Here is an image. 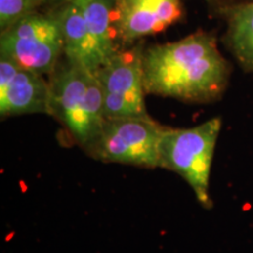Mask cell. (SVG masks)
<instances>
[{
    "label": "cell",
    "mask_w": 253,
    "mask_h": 253,
    "mask_svg": "<svg viewBox=\"0 0 253 253\" xmlns=\"http://www.w3.org/2000/svg\"><path fill=\"white\" fill-rule=\"evenodd\" d=\"M230 77V63L218 49L216 37L209 32L199 30L178 41L144 48L147 94L210 103L220 99Z\"/></svg>",
    "instance_id": "6da1fadb"
},
{
    "label": "cell",
    "mask_w": 253,
    "mask_h": 253,
    "mask_svg": "<svg viewBox=\"0 0 253 253\" xmlns=\"http://www.w3.org/2000/svg\"><path fill=\"white\" fill-rule=\"evenodd\" d=\"M49 115L61 123L71 140L88 154L106 121L102 88L96 74L67 61L49 81Z\"/></svg>",
    "instance_id": "7a4b0ae2"
},
{
    "label": "cell",
    "mask_w": 253,
    "mask_h": 253,
    "mask_svg": "<svg viewBox=\"0 0 253 253\" xmlns=\"http://www.w3.org/2000/svg\"><path fill=\"white\" fill-rule=\"evenodd\" d=\"M220 129V118L191 128L166 126L158 145L160 168L178 173L204 208L212 207L209 182Z\"/></svg>",
    "instance_id": "3957f363"
},
{
    "label": "cell",
    "mask_w": 253,
    "mask_h": 253,
    "mask_svg": "<svg viewBox=\"0 0 253 253\" xmlns=\"http://www.w3.org/2000/svg\"><path fill=\"white\" fill-rule=\"evenodd\" d=\"M164 128L150 116L106 120L88 155L104 163L157 169L158 145Z\"/></svg>",
    "instance_id": "277c9868"
},
{
    "label": "cell",
    "mask_w": 253,
    "mask_h": 253,
    "mask_svg": "<svg viewBox=\"0 0 253 253\" xmlns=\"http://www.w3.org/2000/svg\"><path fill=\"white\" fill-rule=\"evenodd\" d=\"M61 53L62 36L55 14L33 12L1 32L0 55L38 74L54 72Z\"/></svg>",
    "instance_id": "5b68a950"
},
{
    "label": "cell",
    "mask_w": 253,
    "mask_h": 253,
    "mask_svg": "<svg viewBox=\"0 0 253 253\" xmlns=\"http://www.w3.org/2000/svg\"><path fill=\"white\" fill-rule=\"evenodd\" d=\"M143 52L141 45L118 49L95 72L102 88L106 120L145 118Z\"/></svg>",
    "instance_id": "8992f818"
},
{
    "label": "cell",
    "mask_w": 253,
    "mask_h": 253,
    "mask_svg": "<svg viewBox=\"0 0 253 253\" xmlns=\"http://www.w3.org/2000/svg\"><path fill=\"white\" fill-rule=\"evenodd\" d=\"M50 113V86L42 75L0 55V116Z\"/></svg>",
    "instance_id": "52a82bcc"
},
{
    "label": "cell",
    "mask_w": 253,
    "mask_h": 253,
    "mask_svg": "<svg viewBox=\"0 0 253 253\" xmlns=\"http://www.w3.org/2000/svg\"><path fill=\"white\" fill-rule=\"evenodd\" d=\"M182 14V0H115L113 27L123 43H132L167 30Z\"/></svg>",
    "instance_id": "ba28073f"
},
{
    "label": "cell",
    "mask_w": 253,
    "mask_h": 253,
    "mask_svg": "<svg viewBox=\"0 0 253 253\" xmlns=\"http://www.w3.org/2000/svg\"><path fill=\"white\" fill-rule=\"evenodd\" d=\"M226 24L224 42L246 72H253V0L221 6Z\"/></svg>",
    "instance_id": "9c48e42d"
},
{
    "label": "cell",
    "mask_w": 253,
    "mask_h": 253,
    "mask_svg": "<svg viewBox=\"0 0 253 253\" xmlns=\"http://www.w3.org/2000/svg\"><path fill=\"white\" fill-rule=\"evenodd\" d=\"M114 4L115 0H90L81 6L86 20L94 72L118 50L114 43Z\"/></svg>",
    "instance_id": "30bf717a"
},
{
    "label": "cell",
    "mask_w": 253,
    "mask_h": 253,
    "mask_svg": "<svg viewBox=\"0 0 253 253\" xmlns=\"http://www.w3.org/2000/svg\"><path fill=\"white\" fill-rule=\"evenodd\" d=\"M55 17L61 30L63 54L67 61L94 72L86 20L81 6L65 4L56 12Z\"/></svg>",
    "instance_id": "8fae6325"
},
{
    "label": "cell",
    "mask_w": 253,
    "mask_h": 253,
    "mask_svg": "<svg viewBox=\"0 0 253 253\" xmlns=\"http://www.w3.org/2000/svg\"><path fill=\"white\" fill-rule=\"evenodd\" d=\"M45 0H0V28L1 32L36 12V8Z\"/></svg>",
    "instance_id": "7c38bea8"
},
{
    "label": "cell",
    "mask_w": 253,
    "mask_h": 253,
    "mask_svg": "<svg viewBox=\"0 0 253 253\" xmlns=\"http://www.w3.org/2000/svg\"><path fill=\"white\" fill-rule=\"evenodd\" d=\"M59 1L63 2V5L74 4V5H79V6H84V5H86L87 2H89L90 0H59Z\"/></svg>",
    "instance_id": "4fadbf2b"
},
{
    "label": "cell",
    "mask_w": 253,
    "mask_h": 253,
    "mask_svg": "<svg viewBox=\"0 0 253 253\" xmlns=\"http://www.w3.org/2000/svg\"><path fill=\"white\" fill-rule=\"evenodd\" d=\"M242 1H243V0H242Z\"/></svg>",
    "instance_id": "5bb4252c"
}]
</instances>
